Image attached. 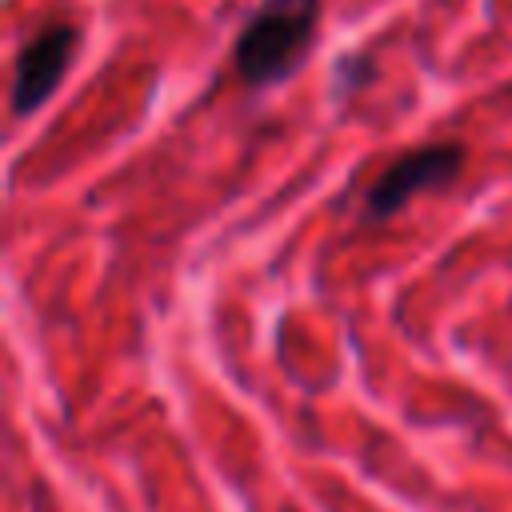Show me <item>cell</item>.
Wrapping results in <instances>:
<instances>
[{
  "label": "cell",
  "instance_id": "1",
  "mask_svg": "<svg viewBox=\"0 0 512 512\" xmlns=\"http://www.w3.org/2000/svg\"><path fill=\"white\" fill-rule=\"evenodd\" d=\"M320 0H264L236 40V72L252 88H272L296 72L312 48Z\"/></svg>",
  "mask_w": 512,
  "mask_h": 512
},
{
  "label": "cell",
  "instance_id": "3",
  "mask_svg": "<svg viewBox=\"0 0 512 512\" xmlns=\"http://www.w3.org/2000/svg\"><path fill=\"white\" fill-rule=\"evenodd\" d=\"M76 52V28L72 24H52L36 40H28L16 56V80H12V108L24 116L40 108L56 84L64 80V68Z\"/></svg>",
  "mask_w": 512,
  "mask_h": 512
},
{
  "label": "cell",
  "instance_id": "2",
  "mask_svg": "<svg viewBox=\"0 0 512 512\" xmlns=\"http://www.w3.org/2000/svg\"><path fill=\"white\" fill-rule=\"evenodd\" d=\"M460 164H464V148L460 144H428V148H416V152L400 156L372 184V192H368V216L372 220H384V216L400 212L416 192L452 180L460 172Z\"/></svg>",
  "mask_w": 512,
  "mask_h": 512
}]
</instances>
